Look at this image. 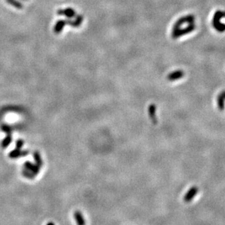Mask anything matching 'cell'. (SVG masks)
<instances>
[{
    "label": "cell",
    "instance_id": "cell-8",
    "mask_svg": "<svg viewBox=\"0 0 225 225\" xmlns=\"http://www.w3.org/2000/svg\"><path fill=\"white\" fill-rule=\"evenodd\" d=\"M183 75V72L181 71H177L174 72L173 73L170 74L168 75V79L169 81H175V80H178L179 78H181V76Z\"/></svg>",
    "mask_w": 225,
    "mask_h": 225
},
{
    "label": "cell",
    "instance_id": "cell-13",
    "mask_svg": "<svg viewBox=\"0 0 225 225\" xmlns=\"http://www.w3.org/2000/svg\"><path fill=\"white\" fill-rule=\"evenodd\" d=\"M83 20V18L81 16V15H78L77 18H76L75 21L72 22V26H79L82 23V21Z\"/></svg>",
    "mask_w": 225,
    "mask_h": 225
},
{
    "label": "cell",
    "instance_id": "cell-1",
    "mask_svg": "<svg viewBox=\"0 0 225 225\" xmlns=\"http://www.w3.org/2000/svg\"><path fill=\"white\" fill-rule=\"evenodd\" d=\"M224 18H225V12L222 10H217L213 17V26L216 29V31L219 32L225 31V24L221 23V19Z\"/></svg>",
    "mask_w": 225,
    "mask_h": 225
},
{
    "label": "cell",
    "instance_id": "cell-3",
    "mask_svg": "<svg viewBox=\"0 0 225 225\" xmlns=\"http://www.w3.org/2000/svg\"><path fill=\"white\" fill-rule=\"evenodd\" d=\"M198 192V188L197 187H192L188 191V192L184 196V201L186 203H189L192 200V199L196 196V195Z\"/></svg>",
    "mask_w": 225,
    "mask_h": 225
},
{
    "label": "cell",
    "instance_id": "cell-7",
    "mask_svg": "<svg viewBox=\"0 0 225 225\" xmlns=\"http://www.w3.org/2000/svg\"><path fill=\"white\" fill-rule=\"evenodd\" d=\"M66 21H62V20L58 21V22L56 23L55 27H54V32H55V33H56V34H58V33H60L61 32H62V30L63 29L64 26L66 25Z\"/></svg>",
    "mask_w": 225,
    "mask_h": 225
},
{
    "label": "cell",
    "instance_id": "cell-16",
    "mask_svg": "<svg viewBox=\"0 0 225 225\" xmlns=\"http://www.w3.org/2000/svg\"><path fill=\"white\" fill-rule=\"evenodd\" d=\"M23 144H24V142H23L22 140H18L16 142V148H18V149H21V148H22V146H23Z\"/></svg>",
    "mask_w": 225,
    "mask_h": 225
},
{
    "label": "cell",
    "instance_id": "cell-9",
    "mask_svg": "<svg viewBox=\"0 0 225 225\" xmlns=\"http://www.w3.org/2000/svg\"><path fill=\"white\" fill-rule=\"evenodd\" d=\"M33 156H34V161L36 162V164L38 165L39 167H42L43 165V161H42V158H41V156L40 153L38 151H34V154H33Z\"/></svg>",
    "mask_w": 225,
    "mask_h": 225
},
{
    "label": "cell",
    "instance_id": "cell-12",
    "mask_svg": "<svg viewBox=\"0 0 225 225\" xmlns=\"http://www.w3.org/2000/svg\"><path fill=\"white\" fill-rule=\"evenodd\" d=\"M155 110H156L155 105H151V106L149 107V115H150L151 119H152V121H154V123L156 122V121H155V119H156Z\"/></svg>",
    "mask_w": 225,
    "mask_h": 225
},
{
    "label": "cell",
    "instance_id": "cell-14",
    "mask_svg": "<svg viewBox=\"0 0 225 225\" xmlns=\"http://www.w3.org/2000/svg\"><path fill=\"white\" fill-rule=\"evenodd\" d=\"M9 2L11 4V5H13L15 7H18V8H21L22 7V5H21V3L17 2H15V0H9Z\"/></svg>",
    "mask_w": 225,
    "mask_h": 225
},
{
    "label": "cell",
    "instance_id": "cell-2",
    "mask_svg": "<svg viewBox=\"0 0 225 225\" xmlns=\"http://www.w3.org/2000/svg\"><path fill=\"white\" fill-rule=\"evenodd\" d=\"M23 167H24L25 169L28 170L34 173V175H38L40 173V167H39L37 164H33L30 162H26L23 164Z\"/></svg>",
    "mask_w": 225,
    "mask_h": 225
},
{
    "label": "cell",
    "instance_id": "cell-15",
    "mask_svg": "<svg viewBox=\"0 0 225 225\" xmlns=\"http://www.w3.org/2000/svg\"><path fill=\"white\" fill-rule=\"evenodd\" d=\"M2 130L4 131V132H5L7 134L10 135L11 129L8 126H7V125H3V126L2 127Z\"/></svg>",
    "mask_w": 225,
    "mask_h": 225
},
{
    "label": "cell",
    "instance_id": "cell-10",
    "mask_svg": "<svg viewBox=\"0 0 225 225\" xmlns=\"http://www.w3.org/2000/svg\"><path fill=\"white\" fill-rule=\"evenodd\" d=\"M22 175H23V177L26 178V179H31V180L34 179L35 178V175H34L33 173H32V172L29 171V170H26V169H23L22 170Z\"/></svg>",
    "mask_w": 225,
    "mask_h": 225
},
{
    "label": "cell",
    "instance_id": "cell-6",
    "mask_svg": "<svg viewBox=\"0 0 225 225\" xmlns=\"http://www.w3.org/2000/svg\"><path fill=\"white\" fill-rule=\"evenodd\" d=\"M58 15H64L67 18H73L75 15V12L72 8H66L64 10H58Z\"/></svg>",
    "mask_w": 225,
    "mask_h": 225
},
{
    "label": "cell",
    "instance_id": "cell-5",
    "mask_svg": "<svg viewBox=\"0 0 225 225\" xmlns=\"http://www.w3.org/2000/svg\"><path fill=\"white\" fill-rule=\"evenodd\" d=\"M74 219H75L77 225H86L85 219L79 211H75L74 213Z\"/></svg>",
    "mask_w": 225,
    "mask_h": 225
},
{
    "label": "cell",
    "instance_id": "cell-17",
    "mask_svg": "<svg viewBox=\"0 0 225 225\" xmlns=\"http://www.w3.org/2000/svg\"><path fill=\"white\" fill-rule=\"evenodd\" d=\"M46 225H55V224H54L53 222H48V224H47Z\"/></svg>",
    "mask_w": 225,
    "mask_h": 225
},
{
    "label": "cell",
    "instance_id": "cell-11",
    "mask_svg": "<svg viewBox=\"0 0 225 225\" xmlns=\"http://www.w3.org/2000/svg\"><path fill=\"white\" fill-rule=\"evenodd\" d=\"M12 141V137L10 136V135H8V136H7L6 138L4 139L2 142V146L3 148H7V146L10 144V143Z\"/></svg>",
    "mask_w": 225,
    "mask_h": 225
},
{
    "label": "cell",
    "instance_id": "cell-4",
    "mask_svg": "<svg viewBox=\"0 0 225 225\" xmlns=\"http://www.w3.org/2000/svg\"><path fill=\"white\" fill-rule=\"evenodd\" d=\"M29 152L27 151H21V149H16L10 152L9 154V157L11 158V159H16V158L21 157V156H26L28 154Z\"/></svg>",
    "mask_w": 225,
    "mask_h": 225
}]
</instances>
